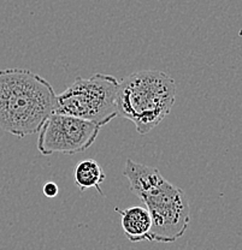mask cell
Returning a JSON list of instances; mask_svg holds the SVG:
<instances>
[{"instance_id":"obj_1","label":"cell","mask_w":242,"mask_h":250,"mask_svg":"<svg viewBox=\"0 0 242 250\" xmlns=\"http://www.w3.org/2000/svg\"><path fill=\"white\" fill-rule=\"evenodd\" d=\"M123 174L150 213V242L174 243L181 238L191 224V206L183 190L164 178L158 168L132 159H127Z\"/></svg>"},{"instance_id":"obj_2","label":"cell","mask_w":242,"mask_h":250,"mask_svg":"<svg viewBox=\"0 0 242 250\" xmlns=\"http://www.w3.org/2000/svg\"><path fill=\"white\" fill-rule=\"evenodd\" d=\"M56 95L51 83L30 70H0V129L18 139L38 134L54 113Z\"/></svg>"},{"instance_id":"obj_3","label":"cell","mask_w":242,"mask_h":250,"mask_svg":"<svg viewBox=\"0 0 242 250\" xmlns=\"http://www.w3.org/2000/svg\"><path fill=\"white\" fill-rule=\"evenodd\" d=\"M176 100V83L159 70H140L119 82L117 117L128 119L140 135L152 131L170 113Z\"/></svg>"},{"instance_id":"obj_4","label":"cell","mask_w":242,"mask_h":250,"mask_svg":"<svg viewBox=\"0 0 242 250\" xmlns=\"http://www.w3.org/2000/svg\"><path fill=\"white\" fill-rule=\"evenodd\" d=\"M118 85L119 81L112 75L76 77L64 92L56 95L54 113L76 117L103 127L117 117Z\"/></svg>"},{"instance_id":"obj_5","label":"cell","mask_w":242,"mask_h":250,"mask_svg":"<svg viewBox=\"0 0 242 250\" xmlns=\"http://www.w3.org/2000/svg\"><path fill=\"white\" fill-rule=\"evenodd\" d=\"M100 127L76 117L52 113L38 132L36 147L40 154H79L92 147Z\"/></svg>"},{"instance_id":"obj_6","label":"cell","mask_w":242,"mask_h":250,"mask_svg":"<svg viewBox=\"0 0 242 250\" xmlns=\"http://www.w3.org/2000/svg\"><path fill=\"white\" fill-rule=\"evenodd\" d=\"M122 218V228L124 234L132 243L137 242H150V232L152 228V221L148 210L140 206L126 208H116Z\"/></svg>"},{"instance_id":"obj_7","label":"cell","mask_w":242,"mask_h":250,"mask_svg":"<svg viewBox=\"0 0 242 250\" xmlns=\"http://www.w3.org/2000/svg\"><path fill=\"white\" fill-rule=\"evenodd\" d=\"M75 183L79 187L81 191L95 188L99 194L104 196V192L101 190V184L105 181L106 176L100 164L94 159H85L80 161L75 167L74 172Z\"/></svg>"},{"instance_id":"obj_8","label":"cell","mask_w":242,"mask_h":250,"mask_svg":"<svg viewBox=\"0 0 242 250\" xmlns=\"http://www.w3.org/2000/svg\"><path fill=\"white\" fill-rule=\"evenodd\" d=\"M43 191L45 194L46 197H56L59 192V188L54 182H46V184L43 188Z\"/></svg>"}]
</instances>
